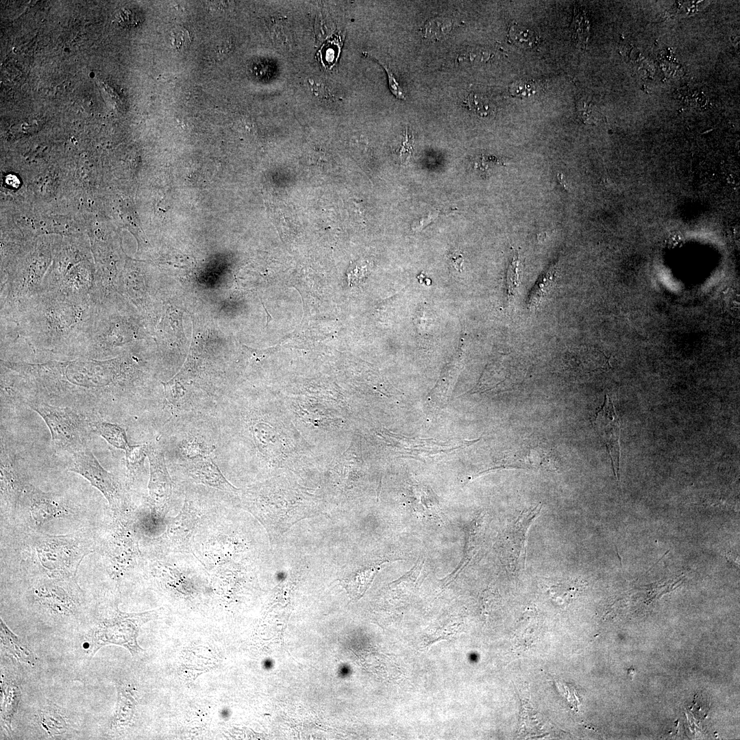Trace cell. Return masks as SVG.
I'll return each instance as SVG.
<instances>
[{
    "mask_svg": "<svg viewBox=\"0 0 740 740\" xmlns=\"http://www.w3.org/2000/svg\"><path fill=\"white\" fill-rule=\"evenodd\" d=\"M99 301L93 295L39 293L1 312V349L24 344L52 360L83 356Z\"/></svg>",
    "mask_w": 740,
    "mask_h": 740,
    "instance_id": "cell-1",
    "label": "cell"
},
{
    "mask_svg": "<svg viewBox=\"0 0 740 740\" xmlns=\"http://www.w3.org/2000/svg\"><path fill=\"white\" fill-rule=\"evenodd\" d=\"M90 428L92 432L98 434L117 449L125 451L130 446L124 429L117 424L91 419Z\"/></svg>",
    "mask_w": 740,
    "mask_h": 740,
    "instance_id": "cell-18",
    "label": "cell"
},
{
    "mask_svg": "<svg viewBox=\"0 0 740 740\" xmlns=\"http://www.w3.org/2000/svg\"><path fill=\"white\" fill-rule=\"evenodd\" d=\"M147 445H130L125 451L126 454V463L130 475L134 476L143 463L147 456Z\"/></svg>",
    "mask_w": 740,
    "mask_h": 740,
    "instance_id": "cell-21",
    "label": "cell"
},
{
    "mask_svg": "<svg viewBox=\"0 0 740 740\" xmlns=\"http://www.w3.org/2000/svg\"><path fill=\"white\" fill-rule=\"evenodd\" d=\"M113 523L103 545V557L108 574L118 578L128 566L135 545L123 525L121 515H114Z\"/></svg>",
    "mask_w": 740,
    "mask_h": 740,
    "instance_id": "cell-9",
    "label": "cell"
},
{
    "mask_svg": "<svg viewBox=\"0 0 740 740\" xmlns=\"http://www.w3.org/2000/svg\"><path fill=\"white\" fill-rule=\"evenodd\" d=\"M379 62L384 67V70L387 73L390 90L397 98L404 99L405 98L404 92L402 91V89L399 86V84L397 82L393 73L385 64H382L380 62Z\"/></svg>",
    "mask_w": 740,
    "mask_h": 740,
    "instance_id": "cell-28",
    "label": "cell"
},
{
    "mask_svg": "<svg viewBox=\"0 0 740 740\" xmlns=\"http://www.w3.org/2000/svg\"><path fill=\"white\" fill-rule=\"evenodd\" d=\"M308 86L312 92L317 97H323L328 93L325 84L319 79H309Z\"/></svg>",
    "mask_w": 740,
    "mask_h": 740,
    "instance_id": "cell-29",
    "label": "cell"
},
{
    "mask_svg": "<svg viewBox=\"0 0 740 740\" xmlns=\"http://www.w3.org/2000/svg\"><path fill=\"white\" fill-rule=\"evenodd\" d=\"M3 677L1 676V695L2 698L1 716L4 727L10 732L11 722L18 708L21 691L18 686L13 682L5 680Z\"/></svg>",
    "mask_w": 740,
    "mask_h": 740,
    "instance_id": "cell-16",
    "label": "cell"
},
{
    "mask_svg": "<svg viewBox=\"0 0 740 740\" xmlns=\"http://www.w3.org/2000/svg\"><path fill=\"white\" fill-rule=\"evenodd\" d=\"M186 468L188 474L197 481L222 491L235 489L208 456L195 458Z\"/></svg>",
    "mask_w": 740,
    "mask_h": 740,
    "instance_id": "cell-15",
    "label": "cell"
},
{
    "mask_svg": "<svg viewBox=\"0 0 740 740\" xmlns=\"http://www.w3.org/2000/svg\"><path fill=\"white\" fill-rule=\"evenodd\" d=\"M164 388V394L169 401H176L184 394V387L173 378L169 382H162Z\"/></svg>",
    "mask_w": 740,
    "mask_h": 740,
    "instance_id": "cell-27",
    "label": "cell"
},
{
    "mask_svg": "<svg viewBox=\"0 0 740 740\" xmlns=\"http://www.w3.org/2000/svg\"><path fill=\"white\" fill-rule=\"evenodd\" d=\"M169 40L172 47L177 50L185 49L190 45L191 41L189 32L181 27L175 28L171 32Z\"/></svg>",
    "mask_w": 740,
    "mask_h": 740,
    "instance_id": "cell-25",
    "label": "cell"
},
{
    "mask_svg": "<svg viewBox=\"0 0 740 740\" xmlns=\"http://www.w3.org/2000/svg\"><path fill=\"white\" fill-rule=\"evenodd\" d=\"M147 456L149 459L150 476L148 484L149 495L151 504L156 508L169 500L172 489V482L167 471L162 452L147 445Z\"/></svg>",
    "mask_w": 740,
    "mask_h": 740,
    "instance_id": "cell-14",
    "label": "cell"
},
{
    "mask_svg": "<svg viewBox=\"0 0 740 740\" xmlns=\"http://www.w3.org/2000/svg\"><path fill=\"white\" fill-rule=\"evenodd\" d=\"M1 642L8 653L18 661L34 665L36 658L31 650L18 638L1 619Z\"/></svg>",
    "mask_w": 740,
    "mask_h": 740,
    "instance_id": "cell-17",
    "label": "cell"
},
{
    "mask_svg": "<svg viewBox=\"0 0 740 740\" xmlns=\"http://www.w3.org/2000/svg\"><path fill=\"white\" fill-rule=\"evenodd\" d=\"M412 152L411 141L408 140L407 139V136H406V139L403 142L402 148L399 150V158H401L402 163H406L407 160L411 158Z\"/></svg>",
    "mask_w": 740,
    "mask_h": 740,
    "instance_id": "cell-30",
    "label": "cell"
},
{
    "mask_svg": "<svg viewBox=\"0 0 740 740\" xmlns=\"http://www.w3.org/2000/svg\"><path fill=\"white\" fill-rule=\"evenodd\" d=\"M556 273L557 268L556 264H554L542 275L530 293L528 299V308L533 310L539 306L544 295L553 284Z\"/></svg>",
    "mask_w": 740,
    "mask_h": 740,
    "instance_id": "cell-19",
    "label": "cell"
},
{
    "mask_svg": "<svg viewBox=\"0 0 740 740\" xmlns=\"http://www.w3.org/2000/svg\"><path fill=\"white\" fill-rule=\"evenodd\" d=\"M1 365L18 375L26 397L51 400L79 410L108 402L132 374L120 356L38 362L1 359Z\"/></svg>",
    "mask_w": 740,
    "mask_h": 740,
    "instance_id": "cell-2",
    "label": "cell"
},
{
    "mask_svg": "<svg viewBox=\"0 0 740 740\" xmlns=\"http://www.w3.org/2000/svg\"><path fill=\"white\" fill-rule=\"evenodd\" d=\"M0 480L1 504L15 507L23 495L26 484L12 452L1 439Z\"/></svg>",
    "mask_w": 740,
    "mask_h": 740,
    "instance_id": "cell-11",
    "label": "cell"
},
{
    "mask_svg": "<svg viewBox=\"0 0 740 740\" xmlns=\"http://www.w3.org/2000/svg\"><path fill=\"white\" fill-rule=\"evenodd\" d=\"M43 728L51 735H60L66 729V724L62 716L51 707H46L40 713Z\"/></svg>",
    "mask_w": 740,
    "mask_h": 740,
    "instance_id": "cell-20",
    "label": "cell"
},
{
    "mask_svg": "<svg viewBox=\"0 0 740 740\" xmlns=\"http://www.w3.org/2000/svg\"><path fill=\"white\" fill-rule=\"evenodd\" d=\"M594 426L606 447L614 471L617 470L618 473L620 457L619 420L613 402L607 395L596 412Z\"/></svg>",
    "mask_w": 740,
    "mask_h": 740,
    "instance_id": "cell-12",
    "label": "cell"
},
{
    "mask_svg": "<svg viewBox=\"0 0 740 740\" xmlns=\"http://www.w3.org/2000/svg\"><path fill=\"white\" fill-rule=\"evenodd\" d=\"M34 595L40 604L60 615L74 614L82 602L76 578H48L36 586Z\"/></svg>",
    "mask_w": 740,
    "mask_h": 740,
    "instance_id": "cell-8",
    "label": "cell"
},
{
    "mask_svg": "<svg viewBox=\"0 0 740 740\" xmlns=\"http://www.w3.org/2000/svg\"><path fill=\"white\" fill-rule=\"evenodd\" d=\"M541 508V505H536L523 511L507 531L504 554L507 565L513 572L524 567L528 530Z\"/></svg>",
    "mask_w": 740,
    "mask_h": 740,
    "instance_id": "cell-10",
    "label": "cell"
},
{
    "mask_svg": "<svg viewBox=\"0 0 740 740\" xmlns=\"http://www.w3.org/2000/svg\"><path fill=\"white\" fill-rule=\"evenodd\" d=\"M452 21L447 18L437 17L428 21L425 26L426 36L430 38H439L447 34L451 29Z\"/></svg>",
    "mask_w": 740,
    "mask_h": 740,
    "instance_id": "cell-24",
    "label": "cell"
},
{
    "mask_svg": "<svg viewBox=\"0 0 740 740\" xmlns=\"http://www.w3.org/2000/svg\"><path fill=\"white\" fill-rule=\"evenodd\" d=\"M25 495L28 499L31 517L37 526H42L70 513L69 509L59 497L32 484H27Z\"/></svg>",
    "mask_w": 740,
    "mask_h": 740,
    "instance_id": "cell-13",
    "label": "cell"
},
{
    "mask_svg": "<svg viewBox=\"0 0 740 740\" xmlns=\"http://www.w3.org/2000/svg\"><path fill=\"white\" fill-rule=\"evenodd\" d=\"M91 533L82 529L63 535L36 534L32 549L37 564L51 578H73L84 558L94 550Z\"/></svg>",
    "mask_w": 740,
    "mask_h": 740,
    "instance_id": "cell-3",
    "label": "cell"
},
{
    "mask_svg": "<svg viewBox=\"0 0 740 740\" xmlns=\"http://www.w3.org/2000/svg\"><path fill=\"white\" fill-rule=\"evenodd\" d=\"M518 258L513 257L510 262L506 277L508 300L510 301L516 293L518 282Z\"/></svg>",
    "mask_w": 740,
    "mask_h": 740,
    "instance_id": "cell-26",
    "label": "cell"
},
{
    "mask_svg": "<svg viewBox=\"0 0 740 740\" xmlns=\"http://www.w3.org/2000/svg\"><path fill=\"white\" fill-rule=\"evenodd\" d=\"M151 613L127 614L115 607L97 621L88 639L87 653L92 656L101 647L108 644L124 645L132 650L136 646V628L150 618Z\"/></svg>",
    "mask_w": 740,
    "mask_h": 740,
    "instance_id": "cell-6",
    "label": "cell"
},
{
    "mask_svg": "<svg viewBox=\"0 0 740 740\" xmlns=\"http://www.w3.org/2000/svg\"><path fill=\"white\" fill-rule=\"evenodd\" d=\"M70 456L68 470L80 475L98 489L108 501L113 515L123 514L125 496L118 479L100 465L88 447Z\"/></svg>",
    "mask_w": 740,
    "mask_h": 740,
    "instance_id": "cell-7",
    "label": "cell"
},
{
    "mask_svg": "<svg viewBox=\"0 0 740 740\" xmlns=\"http://www.w3.org/2000/svg\"><path fill=\"white\" fill-rule=\"evenodd\" d=\"M509 36L514 43L523 48L532 47L537 41L533 31L518 25L511 26Z\"/></svg>",
    "mask_w": 740,
    "mask_h": 740,
    "instance_id": "cell-23",
    "label": "cell"
},
{
    "mask_svg": "<svg viewBox=\"0 0 740 740\" xmlns=\"http://www.w3.org/2000/svg\"><path fill=\"white\" fill-rule=\"evenodd\" d=\"M468 104L473 112L482 117L490 116L495 112L493 103L480 94L471 93L468 97Z\"/></svg>",
    "mask_w": 740,
    "mask_h": 740,
    "instance_id": "cell-22",
    "label": "cell"
},
{
    "mask_svg": "<svg viewBox=\"0 0 740 740\" xmlns=\"http://www.w3.org/2000/svg\"><path fill=\"white\" fill-rule=\"evenodd\" d=\"M119 295H114L99 302L82 357L99 360L116 357L121 347L136 337L138 328L122 313Z\"/></svg>",
    "mask_w": 740,
    "mask_h": 740,
    "instance_id": "cell-4",
    "label": "cell"
},
{
    "mask_svg": "<svg viewBox=\"0 0 740 740\" xmlns=\"http://www.w3.org/2000/svg\"><path fill=\"white\" fill-rule=\"evenodd\" d=\"M37 412L47 426L58 452L69 456L88 447L91 418L85 412L69 406H56L40 399H21Z\"/></svg>",
    "mask_w": 740,
    "mask_h": 740,
    "instance_id": "cell-5",
    "label": "cell"
}]
</instances>
